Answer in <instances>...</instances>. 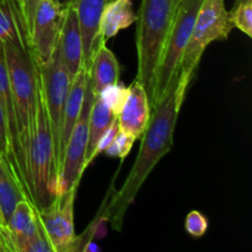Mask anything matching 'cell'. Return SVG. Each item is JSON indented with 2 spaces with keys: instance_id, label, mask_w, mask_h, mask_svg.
I'll use <instances>...</instances> for the list:
<instances>
[{
  "instance_id": "21",
  "label": "cell",
  "mask_w": 252,
  "mask_h": 252,
  "mask_svg": "<svg viewBox=\"0 0 252 252\" xmlns=\"http://www.w3.org/2000/svg\"><path fill=\"white\" fill-rule=\"evenodd\" d=\"M19 41L29 42V36L16 5L12 0H0V47Z\"/></svg>"
},
{
  "instance_id": "15",
  "label": "cell",
  "mask_w": 252,
  "mask_h": 252,
  "mask_svg": "<svg viewBox=\"0 0 252 252\" xmlns=\"http://www.w3.org/2000/svg\"><path fill=\"white\" fill-rule=\"evenodd\" d=\"M42 229L38 212L31 199L19 202L6 221V230L12 251L20 252L26 241Z\"/></svg>"
},
{
  "instance_id": "9",
  "label": "cell",
  "mask_w": 252,
  "mask_h": 252,
  "mask_svg": "<svg viewBox=\"0 0 252 252\" xmlns=\"http://www.w3.org/2000/svg\"><path fill=\"white\" fill-rule=\"evenodd\" d=\"M79 186H73L65 194L57 196L47 206L37 208L39 224L53 252H68L75 238L74 202Z\"/></svg>"
},
{
  "instance_id": "32",
  "label": "cell",
  "mask_w": 252,
  "mask_h": 252,
  "mask_svg": "<svg viewBox=\"0 0 252 252\" xmlns=\"http://www.w3.org/2000/svg\"><path fill=\"white\" fill-rule=\"evenodd\" d=\"M0 224L5 226V221H4V218H2V216H1V212H0ZM5 228H6V226H5Z\"/></svg>"
},
{
  "instance_id": "8",
  "label": "cell",
  "mask_w": 252,
  "mask_h": 252,
  "mask_svg": "<svg viewBox=\"0 0 252 252\" xmlns=\"http://www.w3.org/2000/svg\"><path fill=\"white\" fill-rule=\"evenodd\" d=\"M94 97H95V94L91 88L90 73H89V81L86 85L80 115L76 120L75 126L66 143L63 162L57 176L56 197L65 194L73 186H79L81 176L86 170L85 157L89 139V117H90Z\"/></svg>"
},
{
  "instance_id": "12",
  "label": "cell",
  "mask_w": 252,
  "mask_h": 252,
  "mask_svg": "<svg viewBox=\"0 0 252 252\" xmlns=\"http://www.w3.org/2000/svg\"><path fill=\"white\" fill-rule=\"evenodd\" d=\"M66 10L59 36V49L62 58L65 63L70 79L73 80L81 66L84 65L83 38H81L80 25L75 9L69 1L65 2Z\"/></svg>"
},
{
  "instance_id": "18",
  "label": "cell",
  "mask_w": 252,
  "mask_h": 252,
  "mask_svg": "<svg viewBox=\"0 0 252 252\" xmlns=\"http://www.w3.org/2000/svg\"><path fill=\"white\" fill-rule=\"evenodd\" d=\"M24 199H31L24 182L20 179L14 165L0 155V212L4 218L5 226L16 204Z\"/></svg>"
},
{
  "instance_id": "30",
  "label": "cell",
  "mask_w": 252,
  "mask_h": 252,
  "mask_svg": "<svg viewBox=\"0 0 252 252\" xmlns=\"http://www.w3.org/2000/svg\"><path fill=\"white\" fill-rule=\"evenodd\" d=\"M0 252H14L6 228L1 224H0Z\"/></svg>"
},
{
  "instance_id": "2",
  "label": "cell",
  "mask_w": 252,
  "mask_h": 252,
  "mask_svg": "<svg viewBox=\"0 0 252 252\" xmlns=\"http://www.w3.org/2000/svg\"><path fill=\"white\" fill-rule=\"evenodd\" d=\"M4 54L7 73H9L15 117H16L20 177L27 191L26 155L36 127L37 101H38L39 90L38 68L27 41L12 42L6 44L4 47Z\"/></svg>"
},
{
  "instance_id": "14",
  "label": "cell",
  "mask_w": 252,
  "mask_h": 252,
  "mask_svg": "<svg viewBox=\"0 0 252 252\" xmlns=\"http://www.w3.org/2000/svg\"><path fill=\"white\" fill-rule=\"evenodd\" d=\"M75 9L83 38L84 65L90 64L91 57L97 46L98 24L106 5L112 0H68Z\"/></svg>"
},
{
  "instance_id": "24",
  "label": "cell",
  "mask_w": 252,
  "mask_h": 252,
  "mask_svg": "<svg viewBox=\"0 0 252 252\" xmlns=\"http://www.w3.org/2000/svg\"><path fill=\"white\" fill-rule=\"evenodd\" d=\"M135 140L137 139L132 134H128L123 130H120L115 137V139L111 142V144L103 150V153L110 158H118V159L123 160L129 154Z\"/></svg>"
},
{
  "instance_id": "7",
  "label": "cell",
  "mask_w": 252,
  "mask_h": 252,
  "mask_svg": "<svg viewBox=\"0 0 252 252\" xmlns=\"http://www.w3.org/2000/svg\"><path fill=\"white\" fill-rule=\"evenodd\" d=\"M37 68H38L39 88H41L42 96H43L49 126H51L52 135H53L57 162L59 143H61L62 126H63L64 105H65L66 96H68L71 84L68 69H66L63 58H62L59 43H57V47L51 58L44 63L37 64Z\"/></svg>"
},
{
  "instance_id": "19",
  "label": "cell",
  "mask_w": 252,
  "mask_h": 252,
  "mask_svg": "<svg viewBox=\"0 0 252 252\" xmlns=\"http://www.w3.org/2000/svg\"><path fill=\"white\" fill-rule=\"evenodd\" d=\"M115 118H117V116L113 115L102 97L100 95H95L91 105L90 117H89V139L85 157V169L95 160V150L98 140Z\"/></svg>"
},
{
  "instance_id": "28",
  "label": "cell",
  "mask_w": 252,
  "mask_h": 252,
  "mask_svg": "<svg viewBox=\"0 0 252 252\" xmlns=\"http://www.w3.org/2000/svg\"><path fill=\"white\" fill-rule=\"evenodd\" d=\"M118 132H120V126H118L117 118H115V120L111 122V125L108 126L107 129L105 130V133L101 135L100 140H98L97 143V147H96L95 150V158L97 157V155H100L101 153H103V150H105L106 148L111 144V142L115 139V137L117 135Z\"/></svg>"
},
{
  "instance_id": "16",
  "label": "cell",
  "mask_w": 252,
  "mask_h": 252,
  "mask_svg": "<svg viewBox=\"0 0 252 252\" xmlns=\"http://www.w3.org/2000/svg\"><path fill=\"white\" fill-rule=\"evenodd\" d=\"M89 73L91 88L95 95H98L106 88L120 81V63L106 43H100L94 51L89 64Z\"/></svg>"
},
{
  "instance_id": "11",
  "label": "cell",
  "mask_w": 252,
  "mask_h": 252,
  "mask_svg": "<svg viewBox=\"0 0 252 252\" xmlns=\"http://www.w3.org/2000/svg\"><path fill=\"white\" fill-rule=\"evenodd\" d=\"M150 115H152V107L147 91L135 79L128 86L127 98L117 116L120 130L132 134L135 139H139L147 130Z\"/></svg>"
},
{
  "instance_id": "5",
  "label": "cell",
  "mask_w": 252,
  "mask_h": 252,
  "mask_svg": "<svg viewBox=\"0 0 252 252\" xmlns=\"http://www.w3.org/2000/svg\"><path fill=\"white\" fill-rule=\"evenodd\" d=\"M233 29V25L229 21L225 0L202 1L194 20L189 46L181 62L177 83L180 90L187 93L207 47L212 42L226 41Z\"/></svg>"
},
{
  "instance_id": "4",
  "label": "cell",
  "mask_w": 252,
  "mask_h": 252,
  "mask_svg": "<svg viewBox=\"0 0 252 252\" xmlns=\"http://www.w3.org/2000/svg\"><path fill=\"white\" fill-rule=\"evenodd\" d=\"M56 184L57 169L53 135L39 88L36 127L26 155L27 192L37 208L47 206L56 197Z\"/></svg>"
},
{
  "instance_id": "22",
  "label": "cell",
  "mask_w": 252,
  "mask_h": 252,
  "mask_svg": "<svg viewBox=\"0 0 252 252\" xmlns=\"http://www.w3.org/2000/svg\"><path fill=\"white\" fill-rule=\"evenodd\" d=\"M228 16L233 27L252 37V0H236Z\"/></svg>"
},
{
  "instance_id": "20",
  "label": "cell",
  "mask_w": 252,
  "mask_h": 252,
  "mask_svg": "<svg viewBox=\"0 0 252 252\" xmlns=\"http://www.w3.org/2000/svg\"><path fill=\"white\" fill-rule=\"evenodd\" d=\"M0 103L5 111L9 126L10 139H11L12 152H14L15 164H16L17 172H19V143H17V130H16V117H15L14 102H12L11 88H10L9 73H7L6 61H5L4 48L0 47ZM25 186V185H24Z\"/></svg>"
},
{
  "instance_id": "3",
  "label": "cell",
  "mask_w": 252,
  "mask_h": 252,
  "mask_svg": "<svg viewBox=\"0 0 252 252\" xmlns=\"http://www.w3.org/2000/svg\"><path fill=\"white\" fill-rule=\"evenodd\" d=\"M180 0H142L137 15V80L152 97L154 79Z\"/></svg>"
},
{
  "instance_id": "13",
  "label": "cell",
  "mask_w": 252,
  "mask_h": 252,
  "mask_svg": "<svg viewBox=\"0 0 252 252\" xmlns=\"http://www.w3.org/2000/svg\"><path fill=\"white\" fill-rule=\"evenodd\" d=\"M89 81V68L83 65L80 70L76 73L74 79L71 80L70 89H69L68 96H66L65 105H64L63 111V126H62V134L61 143H59V153L57 158V176H58L59 169L63 162L64 152H65L66 143H68L70 133L75 126L76 120L80 115L81 106H83L84 96H85L86 85Z\"/></svg>"
},
{
  "instance_id": "25",
  "label": "cell",
  "mask_w": 252,
  "mask_h": 252,
  "mask_svg": "<svg viewBox=\"0 0 252 252\" xmlns=\"http://www.w3.org/2000/svg\"><path fill=\"white\" fill-rule=\"evenodd\" d=\"M0 155L4 157L9 162H11V164L14 165L15 169H16V164H15L14 159V152H12L11 139H10L9 126H7V118L6 115H5V111L4 108H2L1 103H0ZM17 174H19V172H17ZM20 179H21V177H20Z\"/></svg>"
},
{
  "instance_id": "17",
  "label": "cell",
  "mask_w": 252,
  "mask_h": 252,
  "mask_svg": "<svg viewBox=\"0 0 252 252\" xmlns=\"http://www.w3.org/2000/svg\"><path fill=\"white\" fill-rule=\"evenodd\" d=\"M135 21L137 15L133 11L132 0L110 1L103 9L98 24L97 46L100 43H107L108 39L117 36L121 30L128 29Z\"/></svg>"
},
{
  "instance_id": "31",
  "label": "cell",
  "mask_w": 252,
  "mask_h": 252,
  "mask_svg": "<svg viewBox=\"0 0 252 252\" xmlns=\"http://www.w3.org/2000/svg\"><path fill=\"white\" fill-rule=\"evenodd\" d=\"M14 4L16 5V9L19 11L20 17H21V21L24 24L25 29L27 31V15H26V6H27V0H12ZM27 36H29V32H27Z\"/></svg>"
},
{
  "instance_id": "29",
  "label": "cell",
  "mask_w": 252,
  "mask_h": 252,
  "mask_svg": "<svg viewBox=\"0 0 252 252\" xmlns=\"http://www.w3.org/2000/svg\"><path fill=\"white\" fill-rule=\"evenodd\" d=\"M41 0H27V6H26V15H27V32H29V43H30V33H31V27L32 21H33L34 12H36L38 2Z\"/></svg>"
},
{
  "instance_id": "6",
  "label": "cell",
  "mask_w": 252,
  "mask_h": 252,
  "mask_svg": "<svg viewBox=\"0 0 252 252\" xmlns=\"http://www.w3.org/2000/svg\"><path fill=\"white\" fill-rule=\"evenodd\" d=\"M203 0H180L164 53L154 79L150 107L154 108L174 83L179 81L180 68L189 46L197 12Z\"/></svg>"
},
{
  "instance_id": "1",
  "label": "cell",
  "mask_w": 252,
  "mask_h": 252,
  "mask_svg": "<svg viewBox=\"0 0 252 252\" xmlns=\"http://www.w3.org/2000/svg\"><path fill=\"white\" fill-rule=\"evenodd\" d=\"M177 83L179 81L172 84L164 97L152 108L149 125L142 135V144L134 165L121 189L111 196L112 199L107 204V213L108 221L115 230L122 229L126 213L138 196V192L158 162L174 145L175 127L186 96L177 89Z\"/></svg>"
},
{
  "instance_id": "23",
  "label": "cell",
  "mask_w": 252,
  "mask_h": 252,
  "mask_svg": "<svg viewBox=\"0 0 252 252\" xmlns=\"http://www.w3.org/2000/svg\"><path fill=\"white\" fill-rule=\"evenodd\" d=\"M128 94V88H126L123 84H121L120 81L113 85H110L108 88H106L98 95L102 97V100L105 101L106 105L110 107V110L112 111L113 115L118 116V113L121 112V108H122L123 103H125L126 98H127Z\"/></svg>"
},
{
  "instance_id": "27",
  "label": "cell",
  "mask_w": 252,
  "mask_h": 252,
  "mask_svg": "<svg viewBox=\"0 0 252 252\" xmlns=\"http://www.w3.org/2000/svg\"><path fill=\"white\" fill-rule=\"evenodd\" d=\"M20 252H53V249H52L43 229H41L36 235L32 236L29 241L25 243Z\"/></svg>"
},
{
  "instance_id": "10",
  "label": "cell",
  "mask_w": 252,
  "mask_h": 252,
  "mask_svg": "<svg viewBox=\"0 0 252 252\" xmlns=\"http://www.w3.org/2000/svg\"><path fill=\"white\" fill-rule=\"evenodd\" d=\"M66 5L59 0H41L38 2L31 33L30 47L37 64L48 61L56 49L65 16Z\"/></svg>"
},
{
  "instance_id": "26",
  "label": "cell",
  "mask_w": 252,
  "mask_h": 252,
  "mask_svg": "<svg viewBox=\"0 0 252 252\" xmlns=\"http://www.w3.org/2000/svg\"><path fill=\"white\" fill-rule=\"evenodd\" d=\"M208 219L203 213L198 211H191L186 217L185 228L193 238H202L208 230Z\"/></svg>"
}]
</instances>
